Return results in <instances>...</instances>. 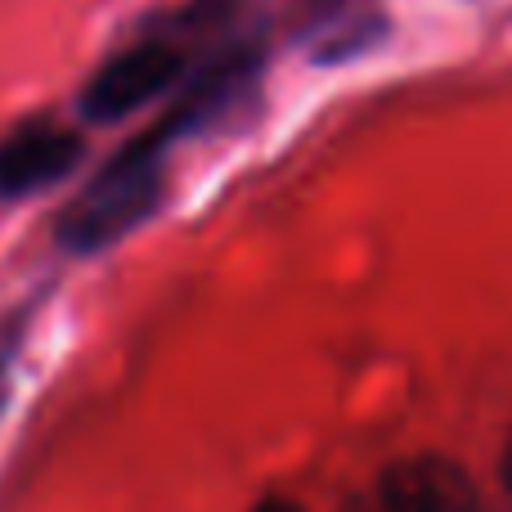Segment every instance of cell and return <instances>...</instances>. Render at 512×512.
Masks as SVG:
<instances>
[{
  "mask_svg": "<svg viewBox=\"0 0 512 512\" xmlns=\"http://www.w3.org/2000/svg\"><path fill=\"white\" fill-rule=\"evenodd\" d=\"M499 481H504V490H512V432H508V445H504V463H499Z\"/></svg>",
  "mask_w": 512,
  "mask_h": 512,
  "instance_id": "cell-7",
  "label": "cell"
},
{
  "mask_svg": "<svg viewBox=\"0 0 512 512\" xmlns=\"http://www.w3.org/2000/svg\"><path fill=\"white\" fill-rule=\"evenodd\" d=\"M337 512H481V490L454 459L409 454L373 472Z\"/></svg>",
  "mask_w": 512,
  "mask_h": 512,
  "instance_id": "cell-2",
  "label": "cell"
},
{
  "mask_svg": "<svg viewBox=\"0 0 512 512\" xmlns=\"http://www.w3.org/2000/svg\"><path fill=\"white\" fill-rule=\"evenodd\" d=\"M234 0H198L194 9H189V18H207V14H225Z\"/></svg>",
  "mask_w": 512,
  "mask_h": 512,
  "instance_id": "cell-5",
  "label": "cell"
},
{
  "mask_svg": "<svg viewBox=\"0 0 512 512\" xmlns=\"http://www.w3.org/2000/svg\"><path fill=\"white\" fill-rule=\"evenodd\" d=\"M171 131L153 126V131L135 135L68 207H63L54 239L68 252H104L113 243H122L131 230H140L153 212H158L162 194H167V158L171 149Z\"/></svg>",
  "mask_w": 512,
  "mask_h": 512,
  "instance_id": "cell-1",
  "label": "cell"
},
{
  "mask_svg": "<svg viewBox=\"0 0 512 512\" xmlns=\"http://www.w3.org/2000/svg\"><path fill=\"white\" fill-rule=\"evenodd\" d=\"M252 512H306V508L292 504V499H265V504H256Z\"/></svg>",
  "mask_w": 512,
  "mask_h": 512,
  "instance_id": "cell-6",
  "label": "cell"
},
{
  "mask_svg": "<svg viewBox=\"0 0 512 512\" xmlns=\"http://www.w3.org/2000/svg\"><path fill=\"white\" fill-rule=\"evenodd\" d=\"M5 405H9V360L0 355V414H5Z\"/></svg>",
  "mask_w": 512,
  "mask_h": 512,
  "instance_id": "cell-8",
  "label": "cell"
},
{
  "mask_svg": "<svg viewBox=\"0 0 512 512\" xmlns=\"http://www.w3.org/2000/svg\"><path fill=\"white\" fill-rule=\"evenodd\" d=\"M81 162L77 131L59 122H27L0 140V198H32L59 185Z\"/></svg>",
  "mask_w": 512,
  "mask_h": 512,
  "instance_id": "cell-4",
  "label": "cell"
},
{
  "mask_svg": "<svg viewBox=\"0 0 512 512\" xmlns=\"http://www.w3.org/2000/svg\"><path fill=\"white\" fill-rule=\"evenodd\" d=\"M180 72H185V54L171 41H135L108 63H99L95 77L81 86V113L90 122H122L158 95H167Z\"/></svg>",
  "mask_w": 512,
  "mask_h": 512,
  "instance_id": "cell-3",
  "label": "cell"
}]
</instances>
